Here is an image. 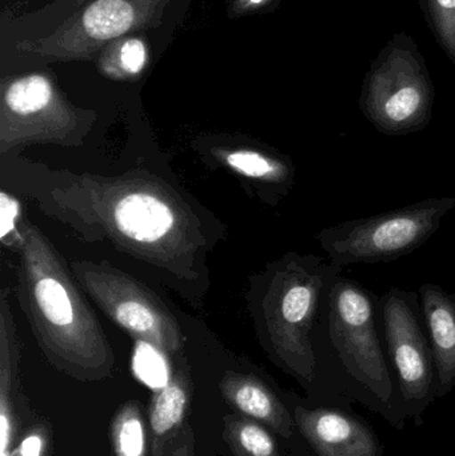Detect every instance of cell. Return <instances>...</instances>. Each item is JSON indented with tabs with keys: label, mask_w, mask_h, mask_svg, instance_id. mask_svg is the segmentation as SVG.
I'll use <instances>...</instances> for the list:
<instances>
[{
	"label": "cell",
	"mask_w": 455,
	"mask_h": 456,
	"mask_svg": "<svg viewBox=\"0 0 455 456\" xmlns=\"http://www.w3.org/2000/svg\"><path fill=\"white\" fill-rule=\"evenodd\" d=\"M166 356L154 346L136 340L135 355H134V370L136 377L152 388L165 387L170 382Z\"/></svg>",
	"instance_id": "ffe728a7"
},
{
	"label": "cell",
	"mask_w": 455,
	"mask_h": 456,
	"mask_svg": "<svg viewBox=\"0 0 455 456\" xmlns=\"http://www.w3.org/2000/svg\"><path fill=\"white\" fill-rule=\"evenodd\" d=\"M71 273L98 307L136 340L165 355L182 350L183 335L175 316L146 284L106 262H74Z\"/></svg>",
	"instance_id": "52a82bcc"
},
{
	"label": "cell",
	"mask_w": 455,
	"mask_h": 456,
	"mask_svg": "<svg viewBox=\"0 0 455 456\" xmlns=\"http://www.w3.org/2000/svg\"><path fill=\"white\" fill-rule=\"evenodd\" d=\"M0 216H2V224H0L2 243L16 248L20 240V227L18 228V224H21L23 221L20 206L4 191L0 195Z\"/></svg>",
	"instance_id": "44dd1931"
},
{
	"label": "cell",
	"mask_w": 455,
	"mask_h": 456,
	"mask_svg": "<svg viewBox=\"0 0 455 456\" xmlns=\"http://www.w3.org/2000/svg\"><path fill=\"white\" fill-rule=\"evenodd\" d=\"M174 456H191V447L189 444H184L183 447L181 446V449H178Z\"/></svg>",
	"instance_id": "d4e9b609"
},
{
	"label": "cell",
	"mask_w": 455,
	"mask_h": 456,
	"mask_svg": "<svg viewBox=\"0 0 455 456\" xmlns=\"http://www.w3.org/2000/svg\"><path fill=\"white\" fill-rule=\"evenodd\" d=\"M419 294L435 356V398H443L455 387V302L437 284H422Z\"/></svg>",
	"instance_id": "7c38bea8"
},
{
	"label": "cell",
	"mask_w": 455,
	"mask_h": 456,
	"mask_svg": "<svg viewBox=\"0 0 455 456\" xmlns=\"http://www.w3.org/2000/svg\"><path fill=\"white\" fill-rule=\"evenodd\" d=\"M221 390L224 399L240 414L269 426L285 441H291L299 434L294 419V404L288 407L258 378L227 374L222 379Z\"/></svg>",
	"instance_id": "4fadbf2b"
},
{
	"label": "cell",
	"mask_w": 455,
	"mask_h": 456,
	"mask_svg": "<svg viewBox=\"0 0 455 456\" xmlns=\"http://www.w3.org/2000/svg\"><path fill=\"white\" fill-rule=\"evenodd\" d=\"M223 162L235 173L251 179L288 189L294 182V166L278 154L256 150H232L222 154Z\"/></svg>",
	"instance_id": "2e32d148"
},
{
	"label": "cell",
	"mask_w": 455,
	"mask_h": 456,
	"mask_svg": "<svg viewBox=\"0 0 455 456\" xmlns=\"http://www.w3.org/2000/svg\"><path fill=\"white\" fill-rule=\"evenodd\" d=\"M18 364V339L5 291L0 299V456L10 454L13 436L12 394Z\"/></svg>",
	"instance_id": "5bb4252c"
},
{
	"label": "cell",
	"mask_w": 455,
	"mask_h": 456,
	"mask_svg": "<svg viewBox=\"0 0 455 456\" xmlns=\"http://www.w3.org/2000/svg\"><path fill=\"white\" fill-rule=\"evenodd\" d=\"M166 0H93L53 37L37 42L34 53L59 59L91 58L104 43L149 26Z\"/></svg>",
	"instance_id": "9c48e42d"
},
{
	"label": "cell",
	"mask_w": 455,
	"mask_h": 456,
	"mask_svg": "<svg viewBox=\"0 0 455 456\" xmlns=\"http://www.w3.org/2000/svg\"><path fill=\"white\" fill-rule=\"evenodd\" d=\"M16 295L45 358L83 382L109 377L115 358L87 300L63 257L31 222L23 219Z\"/></svg>",
	"instance_id": "7a4b0ae2"
},
{
	"label": "cell",
	"mask_w": 455,
	"mask_h": 456,
	"mask_svg": "<svg viewBox=\"0 0 455 456\" xmlns=\"http://www.w3.org/2000/svg\"><path fill=\"white\" fill-rule=\"evenodd\" d=\"M455 208L454 197L429 198L389 213L342 222L318 235L329 260L344 268L358 263H387L427 243Z\"/></svg>",
	"instance_id": "5b68a950"
},
{
	"label": "cell",
	"mask_w": 455,
	"mask_h": 456,
	"mask_svg": "<svg viewBox=\"0 0 455 456\" xmlns=\"http://www.w3.org/2000/svg\"><path fill=\"white\" fill-rule=\"evenodd\" d=\"M328 303L330 342L342 371L334 403L358 402L403 430L408 418L379 342L376 297L339 275L331 284Z\"/></svg>",
	"instance_id": "3957f363"
},
{
	"label": "cell",
	"mask_w": 455,
	"mask_h": 456,
	"mask_svg": "<svg viewBox=\"0 0 455 456\" xmlns=\"http://www.w3.org/2000/svg\"><path fill=\"white\" fill-rule=\"evenodd\" d=\"M342 267L314 255L290 254L270 270L262 295V326L277 363L310 390L317 383L312 330L323 295Z\"/></svg>",
	"instance_id": "277c9868"
},
{
	"label": "cell",
	"mask_w": 455,
	"mask_h": 456,
	"mask_svg": "<svg viewBox=\"0 0 455 456\" xmlns=\"http://www.w3.org/2000/svg\"><path fill=\"white\" fill-rule=\"evenodd\" d=\"M115 456H146V434L141 407L126 403L118 412L111 428Z\"/></svg>",
	"instance_id": "ac0fdd59"
},
{
	"label": "cell",
	"mask_w": 455,
	"mask_h": 456,
	"mask_svg": "<svg viewBox=\"0 0 455 456\" xmlns=\"http://www.w3.org/2000/svg\"><path fill=\"white\" fill-rule=\"evenodd\" d=\"M379 307L403 411L408 420L422 426L425 411L437 398L435 356L419 322L417 295L390 289Z\"/></svg>",
	"instance_id": "ba28073f"
},
{
	"label": "cell",
	"mask_w": 455,
	"mask_h": 456,
	"mask_svg": "<svg viewBox=\"0 0 455 456\" xmlns=\"http://www.w3.org/2000/svg\"><path fill=\"white\" fill-rule=\"evenodd\" d=\"M189 403V391L183 374L178 372L167 386L158 390L150 406V430L152 436V456H162L166 441L183 422Z\"/></svg>",
	"instance_id": "9a60e30c"
},
{
	"label": "cell",
	"mask_w": 455,
	"mask_h": 456,
	"mask_svg": "<svg viewBox=\"0 0 455 456\" xmlns=\"http://www.w3.org/2000/svg\"><path fill=\"white\" fill-rule=\"evenodd\" d=\"M437 4L440 5L443 10L454 11L455 10V0H435Z\"/></svg>",
	"instance_id": "cb8c5ba5"
},
{
	"label": "cell",
	"mask_w": 455,
	"mask_h": 456,
	"mask_svg": "<svg viewBox=\"0 0 455 456\" xmlns=\"http://www.w3.org/2000/svg\"><path fill=\"white\" fill-rule=\"evenodd\" d=\"M93 120V114L74 109L45 75L29 74L4 80L0 104V154L31 143L75 146Z\"/></svg>",
	"instance_id": "8992f818"
},
{
	"label": "cell",
	"mask_w": 455,
	"mask_h": 456,
	"mask_svg": "<svg viewBox=\"0 0 455 456\" xmlns=\"http://www.w3.org/2000/svg\"><path fill=\"white\" fill-rule=\"evenodd\" d=\"M149 51L143 40L128 37L115 42L106 53L102 55V69L110 77H138L146 69Z\"/></svg>",
	"instance_id": "d6986e66"
},
{
	"label": "cell",
	"mask_w": 455,
	"mask_h": 456,
	"mask_svg": "<svg viewBox=\"0 0 455 456\" xmlns=\"http://www.w3.org/2000/svg\"><path fill=\"white\" fill-rule=\"evenodd\" d=\"M37 200L40 210L83 240H109L181 281L199 276L198 260L206 247L202 224L191 206L157 176H67Z\"/></svg>",
	"instance_id": "6da1fadb"
},
{
	"label": "cell",
	"mask_w": 455,
	"mask_h": 456,
	"mask_svg": "<svg viewBox=\"0 0 455 456\" xmlns=\"http://www.w3.org/2000/svg\"><path fill=\"white\" fill-rule=\"evenodd\" d=\"M43 447L45 438L40 434H29L15 452H10V456H42Z\"/></svg>",
	"instance_id": "7402d4cb"
},
{
	"label": "cell",
	"mask_w": 455,
	"mask_h": 456,
	"mask_svg": "<svg viewBox=\"0 0 455 456\" xmlns=\"http://www.w3.org/2000/svg\"><path fill=\"white\" fill-rule=\"evenodd\" d=\"M269 0H235L232 10L235 13H248L264 7Z\"/></svg>",
	"instance_id": "603a6c76"
},
{
	"label": "cell",
	"mask_w": 455,
	"mask_h": 456,
	"mask_svg": "<svg viewBox=\"0 0 455 456\" xmlns=\"http://www.w3.org/2000/svg\"><path fill=\"white\" fill-rule=\"evenodd\" d=\"M429 80L410 67H386L366 83L361 109L385 135L400 136L424 130L432 119Z\"/></svg>",
	"instance_id": "30bf717a"
},
{
	"label": "cell",
	"mask_w": 455,
	"mask_h": 456,
	"mask_svg": "<svg viewBox=\"0 0 455 456\" xmlns=\"http://www.w3.org/2000/svg\"><path fill=\"white\" fill-rule=\"evenodd\" d=\"M224 438L238 456H282L272 434L250 420L227 419Z\"/></svg>",
	"instance_id": "e0dca14e"
},
{
	"label": "cell",
	"mask_w": 455,
	"mask_h": 456,
	"mask_svg": "<svg viewBox=\"0 0 455 456\" xmlns=\"http://www.w3.org/2000/svg\"><path fill=\"white\" fill-rule=\"evenodd\" d=\"M299 436L314 456H385L381 439L350 404L296 403Z\"/></svg>",
	"instance_id": "8fae6325"
}]
</instances>
